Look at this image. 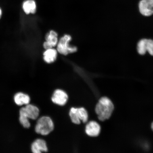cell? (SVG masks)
<instances>
[{
  "mask_svg": "<svg viewBox=\"0 0 153 153\" xmlns=\"http://www.w3.org/2000/svg\"><path fill=\"white\" fill-rule=\"evenodd\" d=\"M57 51L53 48L46 49L43 53L44 61L48 64L54 62L56 60Z\"/></svg>",
  "mask_w": 153,
  "mask_h": 153,
  "instance_id": "5bb4252c",
  "label": "cell"
},
{
  "mask_svg": "<svg viewBox=\"0 0 153 153\" xmlns=\"http://www.w3.org/2000/svg\"><path fill=\"white\" fill-rule=\"evenodd\" d=\"M2 15V11L1 7H0V19H1Z\"/></svg>",
  "mask_w": 153,
  "mask_h": 153,
  "instance_id": "9a60e30c",
  "label": "cell"
},
{
  "mask_svg": "<svg viewBox=\"0 0 153 153\" xmlns=\"http://www.w3.org/2000/svg\"><path fill=\"white\" fill-rule=\"evenodd\" d=\"M70 117L73 123L79 124L81 121L85 123L88 119L87 111L84 108H72L69 111Z\"/></svg>",
  "mask_w": 153,
  "mask_h": 153,
  "instance_id": "277c9868",
  "label": "cell"
},
{
  "mask_svg": "<svg viewBox=\"0 0 153 153\" xmlns=\"http://www.w3.org/2000/svg\"><path fill=\"white\" fill-rule=\"evenodd\" d=\"M68 96L64 91L60 89L56 90L53 92L51 100L52 102L59 106H64L67 102Z\"/></svg>",
  "mask_w": 153,
  "mask_h": 153,
  "instance_id": "ba28073f",
  "label": "cell"
},
{
  "mask_svg": "<svg viewBox=\"0 0 153 153\" xmlns=\"http://www.w3.org/2000/svg\"><path fill=\"white\" fill-rule=\"evenodd\" d=\"M139 9L140 13L143 16H152L153 15V0H141Z\"/></svg>",
  "mask_w": 153,
  "mask_h": 153,
  "instance_id": "52a82bcc",
  "label": "cell"
},
{
  "mask_svg": "<svg viewBox=\"0 0 153 153\" xmlns=\"http://www.w3.org/2000/svg\"><path fill=\"white\" fill-rule=\"evenodd\" d=\"M113 103L106 97L99 99L96 106L95 111L99 120L104 121L110 117L114 110Z\"/></svg>",
  "mask_w": 153,
  "mask_h": 153,
  "instance_id": "6da1fadb",
  "label": "cell"
},
{
  "mask_svg": "<svg viewBox=\"0 0 153 153\" xmlns=\"http://www.w3.org/2000/svg\"><path fill=\"white\" fill-rule=\"evenodd\" d=\"M39 110L38 107L32 104H27L19 111V117L25 119L35 120L39 116Z\"/></svg>",
  "mask_w": 153,
  "mask_h": 153,
  "instance_id": "5b68a950",
  "label": "cell"
},
{
  "mask_svg": "<svg viewBox=\"0 0 153 153\" xmlns=\"http://www.w3.org/2000/svg\"><path fill=\"white\" fill-rule=\"evenodd\" d=\"M53 122L50 117L43 116L38 120L35 126L36 133L42 135H47L54 129Z\"/></svg>",
  "mask_w": 153,
  "mask_h": 153,
  "instance_id": "7a4b0ae2",
  "label": "cell"
},
{
  "mask_svg": "<svg viewBox=\"0 0 153 153\" xmlns=\"http://www.w3.org/2000/svg\"><path fill=\"white\" fill-rule=\"evenodd\" d=\"M31 149L33 153H41L47 152L48 151L46 143L44 140L41 139L36 140L32 143Z\"/></svg>",
  "mask_w": 153,
  "mask_h": 153,
  "instance_id": "8fae6325",
  "label": "cell"
},
{
  "mask_svg": "<svg viewBox=\"0 0 153 153\" xmlns=\"http://www.w3.org/2000/svg\"><path fill=\"white\" fill-rule=\"evenodd\" d=\"M22 8L26 14H34L37 11V4L34 0H25L22 3Z\"/></svg>",
  "mask_w": 153,
  "mask_h": 153,
  "instance_id": "7c38bea8",
  "label": "cell"
},
{
  "mask_svg": "<svg viewBox=\"0 0 153 153\" xmlns=\"http://www.w3.org/2000/svg\"><path fill=\"white\" fill-rule=\"evenodd\" d=\"M45 41L43 47L45 49L51 48L56 46L58 43V34L54 30H51L45 36Z\"/></svg>",
  "mask_w": 153,
  "mask_h": 153,
  "instance_id": "9c48e42d",
  "label": "cell"
},
{
  "mask_svg": "<svg viewBox=\"0 0 153 153\" xmlns=\"http://www.w3.org/2000/svg\"><path fill=\"white\" fill-rule=\"evenodd\" d=\"M14 102L18 106L29 104L30 97L28 95L22 92L17 93L14 95Z\"/></svg>",
  "mask_w": 153,
  "mask_h": 153,
  "instance_id": "4fadbf2b",
  "label": "cell"
},
{
  "mask_svg": "<svg viewBox=\"0 0 153 153\" xmlns=\"http://www.w3.org/2000/svg\"><path fill=\"white\" fill-rule=\"evenodd\" d=\"M151 128H152V129L153 131V122L152 124V125H151Z\"/></svg>",
  "mask_w": 153,
  "mask_h": 153,
  "instance_id": "2e32d148",
  "label": "cell"
},
{
  "mask_svg": "<svg viewBox=\"0 0 153 153\" xmlns=\"http://www.w3.org/2000/svg\"><path fill=\"white\" fill-rule=\"evenodd\" d=\"M71 39V36L68 34H65L61 38L57 45V51L60 54L64 55L76 52L77 48L69 45Z\"/></svg>",
  "mask_w": 153,
  "mask_h": 153,
  "instance_id": "3957f363",
  "label": "cell"
},
{
  "mask_svg": "<svg viewBox=\"0 0 153 153\" xmlns=\"http://www.w3.org/2000/svg\"><path fill=\"white\" fill-rule=\"evenodd\" d=\"M137 50L140 55H144L148 51L153 56V40L144 38L140 40L137 44Z\"/></svg>",
  "mask_w": 153,
  "mask_h": 153,
  "instance_id": "8992f818",
  "label": "cell"
},
{
  "mask_svg": "<svg viewBox=\"0 0 153 153\" xmlns=\"http://www.w3.org/2000/svg\"><path fill=\"white\" fill-rule=\"evenodd\" d=\"M100 126L97 122L95 121L89 122L85 126V133L89 136L91 137L98 136L100 133Z\"/></svg>",
  "mask_w": 153,
  "mask_h": 153,
  "instance_id": "30bf717a",
  "label": "cell"
}]
</instances>
